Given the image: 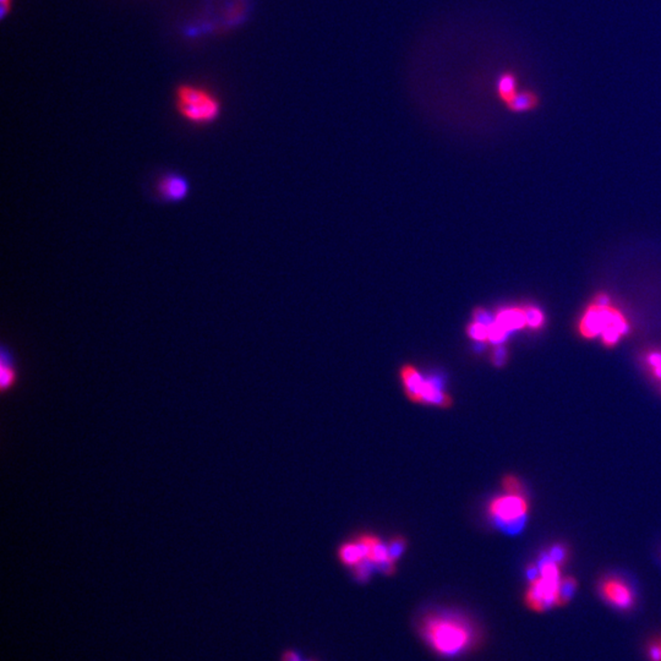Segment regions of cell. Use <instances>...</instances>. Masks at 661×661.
Returning <instances> with one entry per match:
<instances>
[{
    "label": "cell",
    "instance_id": "6da1fadb",
    "mask_svg": "<svg viewBox=\"0 0 661 661\" xmlns=\"http://www.w3.org/2000/svg\"><path fill=\"white\" fill-rule=\"evenodd\" d=\"M420 635L429 647L442 657H457L476 642L474 627L468 618L451 611L425 615L419 625Z\"/></svg>",
    "mask_w": 661,
    "mask_h": 661
},
{
    "label": "cell",
    "instance_id": "7a4b0ae2",
    "mask_svg": "<svg viewBox=\"0 0 661 661\" xmlns=\"http://www.w3.org/2000/svg\"><path fill=\"white\" fill-rule=\"evenodd\" d=\"M175 103L179 114L191 124L206 125L220 117V101L201 87L191 85L179 87Z\"/></svg>",
    "mask_w": 661,
    "mask_h": 661
},
{
    "label": "cell",
    "instance_id": "3957f363",
    "mask_svg": "<svg viewBox=\"0 0 661 661\" xmlns=\"http://www.w3.org/2000/svg\"><path fill=\"white\" fill-rule=\"evenodd\" d=\"M528 511L529 503L527 496L512 493L493 498L488 506V513L497 527L511 536L518 534L523 529L527 522Z\"/></svg>",
    "mask_w": 661,
    "mask_h": 661
},
{
    "label": "cell",
    "instance_id": "277c9868",
    "mask_svg": "<svg viewBox=\"0 0 661 661\" xmlns=\"http://www.w3.org/2000/svg\"><path fill=\"white\" fill-rule=\"evenodd\" d=\"M598 592L608 605L618 611L627 613L635 606L637 597L635 589L626 579L618 575H608L601 579L598 585Z\"/></svg>",
    "mask_w": 661,
    "mask_h": 661
},
{
    "label": "cell",
    "instance_id": "5b68a950",
    "mask_svg": "<svg viewBox=\"0 0 661 661\" xmlns=\"http://www.w3.org/2000/svg\"><path fill=\"white\" fill-rule=\"evenodd\" d=\"M561 579H548L538 577L531 580L526 593L528 608L541 613L553 606H558V589Z\"/></svg>",
    "mask_w": 661,
    "mask_h": 661
},
{
    "label": "cell",
    "instance_id": "8992f818",
    "mask_svg": "<svg viewBox=\"0 0 661 661\" xmlns=\"http://www.w3.org/2000/svg\"><path fill=\"white\" fill-rule=\"evenodd\" d=\"M156 193L158 199L163 203H182L189 196L190 184L182 174L167 173L158 179Z\"/></svg>",
    "mask_w": 661,
    "mask_h": 661
},
{
    "label": "cell",
    "instance_id": "52a82bcc",
    "mask_svg": "<svg viewBox=\"0 0 661 661\" xmlns=\"http://www.w3.org/2000/svg\"><path fill=\"white\" fill-rule=\"evenodd\" d=\"M614 312L615 309L613 307L600 309L595 305L588 307L579 324V332L583 337L589 339L600 336L606 327L611 326Z\"/></svg>",
    "mask_w": 661,
    "mask_h": 661
},
{
    "label": "cell",
    "instance_id": "ba28073f",
    "mask_svg": "<svg viewBox=\"0 0 661 661\" xmlns=\"http://www.w3.org/2000/svg\"><path fill=\"white\" fill-rule=\"evenodd\" d=\"M401 377H402L406 396L413 402H420L425 377L421 376L420 372L413 365H404L401 370Z\"/></svg>",
    "mask_w": 661,
    "mask_h": 661
},
{
    "label": "cell",
    "instance_id": "9c48e42d",
    "mask_svg": "<svg viewBox=\"0 0 661 661\" xmlns=\"http://www.w3.org/2000/svg\"><path fill=\"white\" fill-rule=\"evenodd\" d=\"M518 88V76L513 71L507 70L498 75L496 80L497 97L503 102L505 106L510 103L511 101L518 95V92L521 91Z\"/></svg>",
    "mask_w": 661,
    "mask_h": 661
},
{
    "label": "cell",
    "instance_id": "30bf717a",
    "mask_svg": "<svg viewBox=\"0 0 661 661\" xmlns=\"http://www.w3.org/2000/svg\"><path fill=\"white\" fill-rule=\"evenodd\" d=\"M496 321L501 324L503 329L511 333L524 329L527 326L524 309H519V307L502 309L496 314Z\"/></svg>",
    "mask_w": 661,
    "mask_h": 661
},
{
    "label": "cell",
    "instance_id": "8fae6325",
    "mask_svg": "<svg viewBox=\"0 0 661 661\" xmlns=\"http://www.w3.org/2000/svg\"><path fill=\"white\" fill-rule=\"evenodd\" d=\"M539 104H540V97L536 92L532 90H521L518 95L516 96L506 107L510 109L511 112L524 113L538 108Z\"/></svg>",
    "mask_w": 661,
    "mask_h": 661
},
{
    "label": "cell",
    "instance_id": "7c38bea8",
    "mask_svg": "<svg viewBox=\"0 0 661 661\" xmlns=\"http://www.w3.org/2000/svg\"><path fill=\"white\" fill-rule=\"evenodd\" d=\"M15 380H16V370H15V365H14L13 357L9 354V352H6L5 348H3V353H1V386H3V389L6 391L8 389H11Z\"/></svg>",
    "mask_w": 661,
    "mask_h": 661
},
{
    "label": "cell",
    "instance_id": "4fadbf2b",
    "mask_svg": "<svg viewBox=\"0 0 661 661\" xmlns=\"http://www.w3.org/2000/svg\"><path fill=\"white\" fill-rule=\"evenodd\" d=\"M363 538L370 548L369 558L375 563V566L379 562L385 561L389 558V545L384 544L376 536H363Z\"/></svg>",
    "mask_w": 661,
    "mask_h": 661
},
{
    "label": "cell",
    "instance_id": "5bb4252c",
    "mask_svg": "<svg viewBox=\"0 0 661 661\" xmlns=\"http://www.w3.org/2000/svg\"><path fill=\"white\" fill-rule=\"evenodd\" d=\"M338 556L341 558L342 563L347 567H354L364 558L357 541L342 545Z\"/></svg>",
    "mask_w": 661,
    "mask_h": 661
},
{
    "label": "cell",
    "instance_id": "9a60e30c",
    "mask_svg": "<svg viewBox=\"0 0 661 661\" xmlns=\"http://www.w3.org/2000/svg\"><path fill=\"white\" fill-rule=\"evenodd\" d=\"M577 589V580L573 577L561 578L558 589V606L566 605L570 598L573 597Z\"/></svg>",
    "mask_w": 661,
    "mask_h": 661
},
{
    "label": "cell",
    "instance_id": "2e32d148",
    "mask_svg": "<svg viewBox=\"0 0 661 661\" xmlns=\"http://www.w3.org/2000/svg\"><path fill=\"white\" fill-rule=\"evenodd\" d=\"M546 551L549 553L550 560L561 568L566 565L570 558V549L567 545L562 544V543L551 545Z\"/></svg>",
    "mask_w": 661,
    "mask_h": 661
},
{
    "label": "cell",
    "instance_id": "e0dca14e",
    "mask_svg": "<svg viewBox=\"0 0 661 661\" xmlns=\"http://www.w3.org/2000/svg\"><path fill=\"white\" fill-rule=\"evenodd\" d=\"M524 315L527 326L533 331L540 329L545 324V316L539 307H524Z\"/></svg>",
    "mask_w": 661,
    "mask_h": 661
},
{
    "label": "cell",
    "instance_id": "ac0fdd59",
    "mask_svg": "<svg viewBox=\"0 0 661 661\" xmlns=\"http://www.w3.org/2000/svg\"><path fill=\"white\" fill-rule=\"evenodd\" d=\"M374 568H376V566L370 558H363L362 561L353 567L355 578L359 579L360 582H365V580L370 578Z\"/></svg>",
    "mask_w": 661,
    "mask_h": 661
},
{
    "label": "cell",
    "instance_id": "d6986e66",
    "mask_svg": "<svg viewBox=\"0 0 661 661\" xmlns=\"http://www.w3.org/2000/svg\"><path fill=\"white\" fill-rule=\"evenodd\" d=\"M510 334L511 332L503 329L501 324H498L496 321V322L488 329V341H490V343L495 344V346H501V344H503V343L508 339Z\"/></svg>",
    "mask_w": 661,
    "mask_h": 661
},
{
    "label": "cell",
    "instance_id": "ffe728a7",
    "mask_svg": "<svg viewBox=\"0 0 661 661\" xmlns=\"http://www.w3.org/2000/svg\"><path fill=\"white\" fill-rule=\"evenodd\" d=\"M502 486H503V488L507 491V493L519 495V496H527L523 484H522L521 480H519L518 478H516V476H505V478H503V481H502Z\"/></svg>",
    "mask_w": 661,
    "mask_h": 661
},
{
    "label": "cell",
    "instance_id": "44dd1931",
    "mask_svg": "<svg viewBox=\"0 0 661 661\" xmlns=\"http://www.w3.org/2000/svg\"><path fill=\"white\" fill-rule=\"evenodd\" d=\"M467 333L473 341H488V327H486L484 324H480L473 321L471 324H468Z\"/></svg>",
    "mask_w": 661,
    "mask_h": 661
},
{
    "label": "cell",
    "instance_id": "7402d4cb",
    "mask_svg": "<svg viewBox=\"0 0 661 661\" xmlns=\"http://www.w3.org/2000/svg\"><path fill=\"white\" fill-rule=\"evenodd\" d=\"M473 321L480 324H484L486 327H491L496 322V315L488 312L484 307H476L473 312Z\"/></svg>",
    "mask_w": 661,
    "mask_h": 661
},
{
    "label": "cell",
    "instance_id": "603a6c76",
    "mask_svg": "<svg viewBox=\"0 0 661 661\" xmlns=\"http://www.w3.org/2000/svg\"><path fill=\"white\" fill-rule=\"evenodd\" d=\"M406 548V539L402 538V536H396L392 540L389 541V558L392 560H397V558L402 556V553H404V550Z\"/></svg>",
    "mask_w": 661,
    "mask_h": 661
},
{
    "label": "cell",
    "instance_id": "cb8c5ba5",
    "mask_svg": "<svg viewBox=\"0 0 661 661\" xmlns=\"http://www.w3.org/2000/svg\"><path fill=\"white\" fill-rule=\"evenodd\" d=\"M600 337L603 343H604L606 347L611 348V347L618 344L621 337H622V334L618 332V329H615L614 326H609V327H606V329L603 331Z\"/></svg>",
    "mask_w": 661,
    "mask_h": 661
},
{
    "label": "cell",
    "instance_id": "d4e9b609",
    "mask_svg": "<svg viewBox=\"0 0 661 661\" xmlns=\"http://www.w3.org/2000/svg\"><path fill=\"white\" fill-rule=\"evenodd\" d=\"M491 360H493L495 367H503L508 360V350H507V348L502 346V344L501 346H496V348L493 349V355H491Z\"/></svg>",
    "mask_w": 661,
    "mask_h": 661
},
{
    "label": "cell",
    "instance_id": "484cf974",
    "mask_svg": "<svg viewBox=\"0 0 661 661\" xmlns=\"http://www.w3.org/2000/svg\"><path fill=\"white\" fill-rule=\"evenodd\" d=\"M647 654H648L649 660L661 661V637L649 644Z\"/></svg>",
    "mask_w": 661,
    "mask_h": 661
},
{
    "label": "cell",
    "instance_id": "4316f807",
    "mask_svg": "<svg viewBox=\"0 0 661 661\" xmlns=\"http://www.w3.org/2000/svg\"><path fill=\"white\" fill-rule=\"evenodd\" d=\"M376 568L380 570V572H382L384 575H391L394 573V568H396V566H394V560H392V558H387L385 561L379 562V563H376Z\"/></svg>",
    "mask_w": 661,
    "mask_h": 661
},
{
    "label": "cell",
    "instance_id": "83f0119b",
    "mask_svg": "<svg viewBox=\"0 0 661 661\" xmlns=\"http://www.w3.org/2000/svg\"><path fill=\"white\" fill-rule=\"evenodd\" d=\"M610 304H611V300H610L609 295L606 294L600 293L598 294L595 299H594V303L593 305L595 307H600V309H605V307H610Z\"/></svg>",
    "mask_w": 661,
    "mask_h": 661
},
{
    "label": "cell",
    "instance_id": "f1b7e54d",
    "mask_svg": "<svg viewBox=\"0 0 661 661\" xmlns=\"http://www.w3.org/2000/svg\"><path fill=\"white\" fill-rule=\"evenodd\" d=\"M647 362H648L649 367H652V369L661 367V353H659V352H652V353L648 355Z\"/></svg>",
    "mask_w": 661,
    "mask_h": 661
},
{
    "label": "cell",
    "instance_id": "f546056e",
    "mask_svg": "<svg viewBox=\"0 0 661 661\" xmlns=\"http://www.w3.org/2000/svg\"><path fill=\"white\" fill-rule=\"evenodd\" d=\"M281 661H303L300 654L295 652V650H285L283 654H282Z\"/></svg>",
    "mask_w": 661,
    "mask_h": 661
},
{
    "label": "cell",
    "instance_id": "4dcf8cb0",
    "mask_svg": "<svg viewBox=\"0 0 661 661\" xmlns=\"http://www.w3.org/2000/svg\"><path fill=\"white\" fill-rule=\"evenodd\" d=\"M10 4H11V0H1V14L5 15V13L10 9Z\"/></svg>",
    "mask_w": 661,
    "mask_h": 661
},
{
    "label": "cell",
    "instance_id": "1f68e13d",
    "mask_svg": "<svg viewBox=\"0 0 661 661\" xmlns=\"http://www.w3.org/2000/svg\"><path fill=\"white\" fill-rule=\"evenodd\" d=\"M652 376L655 377L657 380L661 381V367L652 369Z\"/></svg>",
    "mask_w": 661,
    "mask_h": 661
}]
</instances>
